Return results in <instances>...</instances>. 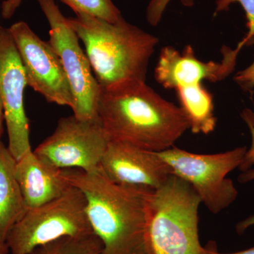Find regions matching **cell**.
<instances>
[{
  "label": "cell",
  "instance_id": "cell-1",
  "mask_svg": "<svg viewBox=\"0 0 254 254\" xmlns=\"http://www.w3.org/2000/svg\"><path fill=\"white\" fill-rule=\"evenodd\" d=\"M100 89L98 118L110 141L158 153L173 147L190 129L181 108L163 99L145 81Z\"/></svg>",
  "mask_w": 254,
  "mask_h": 254
},
{
  "label": "cell",
  "instance_id": "cell-2",
  "mask_svg": "<svg viewBox=\"0 0 254 254\" xmlns=\"http://www.w3.org/2000/svg\"><path fill=\"white\" fill-rule=\"evenodd\" d=\"M63 173L84 195L92 230L103 244L102 254H148L147 203L153 190L115 183L100 168L92 173L67 169Z\"/></svg>",
  "mask_w": 254,
  "mask_h": 254
},
{
  "label": "cell",
  "instance_id": "cell-3",
  "mask_svg": "<svg viewBox=\"0 0 254 254\" xmlns=\"http://www.w3.org/2000/svg\"><path fill=\"white\" fill-rule=\"evenodd\" d=\"M85 47L100 88L127 81H145L158 39L125 21L111 23L85 14L68 18Z\"/></svg>",
  "mask_w": 254,
  "mask_h": 254
},
{
  "label": "cell",
  "instance_id": "cell-4",
  "mask_svg": "<svg viewBox=\"0 0 254 254\" xmlns=\"http://www.w3.org/2000/svg\"><path fill=\"white\" fill-rule=\"evenodd\" d=\"M199 195L190 184L172 175L150 192L147 203L148 254H202L198 235Z\"/></svg>",
  "mask_w": 254,
  "mask_h": 254
},
{
  "label": "cell",
  "instance_id": "cell-5",
  "mask_svg": "<svg viewBox=\"0 0 254 254\" xmlns=\"http://www.w3.org/2000/svg\"><path fill=\"white\" fill-rule=\"evenodd\" d=\"M93 234L84 195L71 186L59 198L28 209L10 230L6 244L11 254H29L37 247L63 237Z\"/></svg>",
  "mask_w": 254,
  "mask_h": 254
},
{
  "label": "cell",
  "instance_id": "cell-6",
  "mask_svg": "<svg viewBox=\"0 0 254 254\" xmlns=\"http://www.w3.org/2000/svg\"><path fill=\"white\" fill-rule=\"evenodd\" d=\"M247 151V147H238L216 154H196L173 146L158 154L172 175L190 184L201 203L218 214L237 199L238 190L227 175L240 168Z\"/></svg>",
  "mask_w": 254,
  "mask_h": 254
},
{
  "label": "cell",
  "instance_id": "cell-7",
  "mask_svg": "<svg viewBox=\"0 0 254 254\" xmlns=\"http://www.w3.org/2000/svg\"><path fill=\"white\" fill-rule=\"evenodd\" d=\"M50 26L49 43L59 56L71 88L73 115L80 120L98 119L100 87L95 79L79 38L55 0H37Z\"/></svg>",
  "mask_w": 254,
  "mask_h": 254
},
{
  "label": "cell",
  "instance_id": "cell-8",
  "mask_svg": "<svg viewBox=\"0 0 254 254\" xmlns=\"http://www.w3.org/2000/svg\"><path fill=\"white\" fill-rule=\"evenodd\" d=\"M109 142L99 119L73 115L60 118L54 132L33 151L56 168L92 173L100 168Z\"/></svg>",
  "mask_w": 254,
  "mask_h": 254
},
{
  "label": "cell",
  "instance_id": "cell-9",
  "mask_svg": "<svg viewBox=\"0 0 254 254\" xmlns=\"http://www.w3.org/2000/svg\"><path fill=\"white\" fill-rule=\"evenodd\" d=\"M9 28L24 68L28 86L48 103L72 108L68 78L49 41H43L24 21L15 23Z\"/></svg>",
  "mask_w": 254,
  "mask_h": 254
},
{
  "label": "cell",
  "instance_id": "cell-10",
  "mask_svg": "<svg viewBox=\"0 0 254 254\" xmlns=\"http://www.w3.org/2000/svg\"><path fill=\"white\" fill-rule=\"evenodd\" d=\"M26 73L9 28L0 26V96L7 128L8 149L15 160L32 150L24 108Z\"/></svg>",
  "mask_w": 254,
  "mask_h": 254
},
{
  "label": "cell",
  "instance_id": "cell-11",
  "mask_svg": "<svg viewBox=\"0 0 254 254\" xmlns=\"http://www.w3.org/2000/svg\"><path fill=\"white\" fill-rule=\"evenodd\" d=\"M240 50L224 46L221 61L204 63L197 59L190 46L185 47L182 53L173 47H165L155 67V79L167 89L197 84L204 80L222 81L233 71Z\"/></svg>",
  "mask_w": 254,
  "mask_h": 254
},
{
  "label": "cell",
  "instance_id": "cell-12",
  "mask_svg": "<svg viewBox=\"0 0 254 254\" xmlns=\"http://www.w3.org/2000/svg\"><path fill=\"white\" fill-rule=\"evenodd\" d=\"M100 169L115 183L157 190L172 174L157 152L110 141Z\"/></svg>",
  "mask_w": 254,
  "mask_h": 254
},
{
  "label": "cell",
  "instance_id": "cell-13",
  "mask_svg": "<svg viewBox=\"0 0 254 254\" xmlns=\"http://www.w3.org/2000/svg\"><path fill=\"white\" fill-rule=\"evenodd\" d=\"M63 172L33 150L16 160L15 176L28 209L59 198L71 187Z\"/></svg>",
  "mask_w": 254,
  "mask_h": 254
},
{
  "label": "cell",
  "instance_id": "cell-14",
  "mask_svg": "<svg viewBox=\"0 0 254 254\" xmlns=\"http://www.w3.org/2000/svg\"><path fill=\"white\" fill-rule=\"evenodd\" d=\"M15 160L7 147L0 142V242L28 208L15 176Z\"/></svg>",
  "mask_w": 254,
  "mask_h": 254
},
{
  "label": "cell",
  "instance_id": "cell-15",
  "mask_svg": "<svg viewBox=\"0 0 254 254\" xmlns=\"http://www.w3.org/2000/svg\"><path fill=\"white\" fill-rule=\"evenodd\" d=\"M175 90L190 129L193 133L208 134L213 132L217 125L213 95L203 83L180 86Z\"/></svg>",
  "mask_w": 254,
  "mask_h": 254
},
{
  "label": "cell",
  "instance_id": "cell-16",
  "mask_svg": "<svg viewBox=\"0 0 254 254\" xmlns=\"http://www.w3.org/2000/svg\"><path fill=\"white\" fill-rule=\"evenodd\" d=\"M103 244L96 235L66 237L37 247L29 254H102Z\"/></svg>",
  "mask_w": 254,
  "mask_h": 254
},
{
  "label": "cell",
  "instance_id": "cell-17",
  "mask_svg": "<svg viewBox=\"0 0 254 254\" xmlns=\"http://www.w3.org/2000/svg\"><path fill=\"white\" fill-rule=\"evenodd\" d=\"M78 14H85L115 23L121 12L112 0H60Z\"/></svg>",
  "mask_w": 254,
  "mask_h": 254
},
{
  "label": "cell",
  "instance_id": "cell-18",
  "mask_svg": "<svg viewBox=\"0 0 254 254\" xmlns=\"http://www.w3.org/2000/svg\"><path fill=\"white\" fill-rule=\"evenodd\" d=\"M239 3L245 10L247 20L248 32L245 38L239 43L237 48L242 50L247 45L252 44L254 41V0H217L215 12H221L229 9L230 5Z\"/></svg>",
  "mask_w": 254,
  "mask_h": 254
},
{
  "label": "cell",
  "instance_id": "cell-19",
  "mask_svg": "<svg viewBox=\"0 0 254 254\" xmlns=\"http://www.w3.org/2000/svg\"><path fill=\"white\" fill-rule=\"evenodd\" d=\"M242 118L248 125L252 135V144L250 149L247 150L243 161L239 168L241 171L244 172L252 168L254 165V111L245 110L242 113Z\"/></svg>",
  "mask_w": 254,
  "mask_h": 254
},
{
  "label": "cell",
  "instance_id": "cell-20",
  "mask_svg": "<svg viewBox=\"0 0 254 254\" xmlns=\"http://www.w3.org/2000/svg\"><path fill=\"white\" fill-rule=\"evenodd\" d=\"M170 0H152L147 9V18L148 22L152 25H156L165 6ZM185 6H191L194 4V0H180Z\"/></svg>",
  "mask_w": 254,
  "mask_h": 254
},
{
  "label": "cell",
  "instance_id": "cell-21",
  "mask_svg": "<svg viewBox=\"0 0 254 254\" xmlns=\"http://www.w3.org/2000/svg\"><path fill=\"white\" fill-rule=\"evenodd\" d=\"M252 44H254V41ZM235 81L239 86L247 91L254 88V62L250 66L235 75Z\"/></svg>",
  "mask_w": 254,
  "mask_h": 254
},
{
  "label": "cell",
  "instance_id": "cell-22",
  "mask_svg": "<svg viewBox=\"0 0 254 254\" xmlns=\"http://www.w3.org/2000/svg\"><path fill=\"white\" fill-rule=\"evenodd\" d=\"M23 0H4L1 4V16L5 19L12 18Z\"/></svg>",
  "mask_w": 254,
  "mask_h": 254
},
{
  "label": "cell",
  "instance_id": "cell-23",
  "mask_svg": "<svg viewBox=\"0 0 254 254\" xmlns=\"http://www.w3.org/2000/svg\"><path fill=\"white\" fill-rule=\"evenodd\" d=\"M202 254H254V247L248 249V250L235 252V253L223 254L218 252V247H217L216 243L215 242L210 241L205 247H203Z\"/></svg>",
  "mask_w": 254,
  "mask_h": 254
},
{
  "label": "cell",
  "instance_id": "cell-24",
  "mask_svg": "<svg viewBox=\"0 0 254 254\" xmlns=\"http://www.w3.org/2000/svg\"><path fill=\"white\" fill-rule=\"evenodd\" d=\"M254 225V215H251L237 223L236 225V232L238 235H242L245 233L246 230H248L250 227Z\"/></svg>",
  "mask_w": 254,
  "mask_h": 254
},
{
  "label": "cell",
  "instance_id": "cell-25",
  "mask_svg": "<svg viewBox=\"0 0 254 254\" xmlns=\"http://www.w3.org/2000/svg\"><path fill=\"white\" fill-rule=\"evenodd\" d=\"M254 168L249 169L246 171L242 172L238 177V181L242 184L247 183V182L254 181Z\"/></svg>",
  "mask_w": 254,
  "mask_h": 254
},
{
  "label": "cell",
  "instance_id": "cell-26",
  "mask_svg": "<svg viewBox=\"0 0 254 254\" xmlns=\"http://www.w3.org/2000/svg\"><path fill=\"white\" fill-rule=\"evenodd\" d=\"M4 120V106H3L2 100H1V96H0V138H1V133H2V124Z\"/></svg>",
  "mask_w": 254,
  "mask_h": 254
},
{
  "label": "cell",
  "instance_id": "cell-27",
  "mask_svg": "<svg viewBox=\"0 0 254 254\" xmlns=\"http://www.w3.org/2000/svg\"><path fill=\"white\" fill-rule=\"evenodd\" d=\"M9 250L6 243L0 242V254H8Z\"/></svg>",
  "mask_w": 254,
  "mask_h": 254
}]
</instances>
